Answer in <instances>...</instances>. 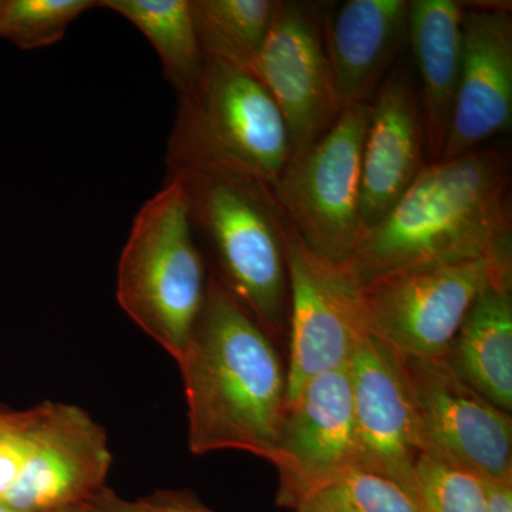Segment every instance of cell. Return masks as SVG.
Instances as JSON below:
<instances>
[{"label":"cell","instance_id":"cell-22","mask_svg":"<svg viewBox=\"0 0 512 512\" xmlns=\"http://www.w3.org/2000/svg\"><path fill=\"white\" fill-rule=\"evenodd\" d=\"M96 0H2L0 37L33 50L63 39L73 20L97 8Z\"/></svg>","mask_w":512,"mask_h":512},{"label":"cell","instance_id":"cell-23","mask_svg":"<svg viewBox=\"0 0 512 512\" xmlns=\"http://www.w3.org/2000/svg\"><path fill=\"white\" fill-rule=\"evenodd\" d=\"M416 494L421 512H485L480 476L426 454L417 463Z\"/></svg>","mask_w":512,"mask_h":512},{"label":"cell","instance_id":"cell-7","mask_svg":"<svg viewBox=\"0 0 512 512\" xmlns=\"http://www.w3.org/2000/svg\"><path fill=\"white\" fill-rule=\"evenodd\" d=\"M512 274V255L424 266L363 288L370 332L400 356L446 357L478 293Z\"/></svg>","mask_w":512,"mask_h":512},{"label":"cell","instance_id":"cell-3","mask_svg":"<svg viewBox=\"0 0 512 512\" xmlns=\"http://www.w3.org/2000/svg\"><path fill=\"white\" fill-rule=\"evenodd\" d=\"M183 185L195 235L211 268L272 339L288 333V221L271 185L227 171L167 170Z\"/></svg>","mask_w":512,"mask_h":512},{"label":"cell","instance_id":"cell-27","mask_svg":"<svg viewBox=\"0 0 512 512\" xmlns=\"http://www.w3.org/2000/svg\"><path fill=\"white\" fill-rule=\"evenodd\" d=\"M0 512H93L92 503L84 505H76V507L62 508V510L52 511H26L19 510V508L12 507V505L0 501Z\"/></svg>","mask_w":512,"mask_h":512},{"label":"cell","instance_id":"cell-12","mask_svg":"<svg viewBox=\"0 0 512 512\" xmlns=\"http://www.w3.org/2000/svg\"><path fill=\"white\" fill-rule=\"evenodd\" d=\"M271 463L278 471V504L293 510L359 466L348 366L315 377L289 404Z\"/></svg>","mask_w":512,"mask_h":512},{"label":"cell","instance_id":"cell-6","mask_svg":"<svg viewBox=\"0 0 512 512\" xmlns=\"http://www.w3.org/2000/svg\"><path fill=\"white\" fill-rule=\"evenodd\" d=\"M369 104L345 107L328 133L292 158L274 185L286 221L316 254L346 265L363 237L362 157Z\"/></svg>","mask_w":512,"mask_h":512},{"label":"cell","instance_id":"cell-15","mask_svg":"<svg viewBox=\"0 0 512 512\" xmlns=\"http://www.w3.org/2000/svg\"><path fill=\"white\" fill-rule=\"evenodd\" d=\"M427 164L419 92L409 67L400 64L369 103L360 201L365 231L386 217Z\"/></svg>","mask_w":512,"mask_h":512},{"label":"cell","instance_id":"cell-29","mask_svg":"<svg viewBox=\"0 0 512 512\" xmlns=\"http://www.w3.org/2000/svg\"><path fill=\"white\" fill-rule=\"evenodd\" d=\"M0 6H2V0H0Z\"/></svg>","mask_w":512,"mask_h":512},{"label":"cell","instance_id":"cell-16","mask_svg":"<svg viewBox=\"0 0 512 512\" xmlns=\"http://www.w3.org/2000/svg\"><path fill=\"white\" fill-rule=\"evenodd\" d=\"M409 0H346L326 10L325 45L342 109L369 104L407 42Z\"/></svg>","mask_w":512,"mask_h":512},{"label":"cell","instance_id":"cell-5","mask_svg":"<svg viewBox=\"0 0 512 512\" xmlns=\"http://www.w3.org/2000/svg\"><path fill=\"white\" fill-rule=\"evenodd\" d=\"M207 284L183 185L167 175L164 187L134 218L120 256L117 299L177 362L200 316Z\"/></svg>","mask_w":512,"mask_h":512},{"label":"cell","instance_id":"cell-21","mask_svg":"<svg viewBox=\"0 0 512 512\" xmlns=\"http://www.w3.org/2000/svg\"><path fill=\"white\" fill-rule=\"evenodd\" d=\"M295 512H421L416 494L393 478L350 468L302 501Z\"/></svg>","mask_w":512,"mask_h":512},{"label":"cell","instance_id":"cell-18","mask_svg":"<svg viewBox=\"0 0 512 512\" xmlns=\"http://www.w3.org/2000/svg\"><path fill=\"white\" fill-rule=\"evenodd\" d=\"M468 386L505 413L512 409V274L478 293L446 355Z\"/></svg>","mask_w":512,"mask_h":512},{"label":"cell","instance_id":"cell-25","mask_svg":"<svg viewBox=\"0 0 512 512\" xmlns=\"http://www.w3.org/2000/svg\"><path fill=\"white\" fill-rule=\"evenodd\" d=\"M26 424V410H10L0 424V500L9 493L19 476L26 444Z\"/></svg>","mask_w":512,"mask_h":512},{"label":"cell","instance_id":"cell-24","mask_svg":"<svg viewBox=\"0 0 512 512\" xmlns=\"http://www.w3.org/2000/svg\"><path fill=\"white\" fill-rule=\"evenodd\" d=\"M93 512H217L197 498L177 491H158L138 500H126L104 487L92 501Z\"/></svg>","mask_w":512,"mask_h":512},{"label":"cell","instance_id":"cell-14","mask_svg":"<svg viewBox=\"0 0 512 512\" xmlns=\"http://www.w3.org/2000/svg\"><path fill=\"white\" fill-rule=\"evenodd\" d=\"M456 104L439 161L484 147L512 123V16L507 5L466 6Z\"/></svg>","mask_w":512,"mask_h":512},{"label":"cell","instance_id":"cell-17","mask_svg":"<svg viewBox=\"0 0 512 512\" xmlns=\"http://www.w3.org/2000/svg\"><path fill=\"white\" fill-rule=\"evenodd\" d=\"M464 9L466 3L454 0H409L407 42L420 77L417 92L429 163L440 160L456 104Z\"/></svg>","mask_w":512,"mask_h":512},{"label":"cell","instance_id":"cell-19","mask_svg":"<svg viewBox=\"0 0 512 512\" xmlns=\"http://www.w3.org/2000/svg\"><path fill=\"white\" fill-rule=\"evenodd\" d=\"M99 6L130 20L156 49L165 79L178 97L200 82L205 56L192 16L191 0H101Z\"/></svg>","mask_w":512,"mask_h":512},{"label":"cell","instance_id":"cell-9","mask_svg":"<svg viewBox=\"0 0 512 512\" xmlns=\"http://www.w3.org/2000/svg\"><path fill=\"white\" fill-rule=\"evenodd\" d=\"M400 362L412 399L421 453L467 468L483 478H512L510 413L468 386L451 369L446 357L400 356Z\"/></svg>","mask_w":512,"mask_h":512},{"label":"cell","instance_id":"cell-2","mask_svg":"<svg viewBox=\"0 0 512 512\" xmlns=\"http://www.w3.org/2000/svg\"><path fill=\"white\" fill-rule=\"evenodd\" d=\"M503 255H512L510 154L481 147L427 164L348 265L366 288L409 269Z\"/></svg>","mask_w":512,"mask_h":512},{"label":"cell","instance_id":"cell-10","mask_svg":"<svg viewBox=\"0 0 512 512\" xmlns=\"http://www.w3.org/2000/svg\"><path fill=\"white\" fill-rule=\"evenodd\" d=\"M326 10V3H276L254 66L288 127L291 160L328 133L343 110L326 52Z\"/></svg>","mask_w":512,"mask_h":512},{"label":"cell","instance_id":"cell-11","mask_svg":"<svg viewBox=\"0 0 512 512\" xmlns=\"http://www.w3.org/2000/svg\"><path fill=\"white\" fill-rule=\"evenodd\" d=\"M26 412L19 476L0 501L26 511L92 503L111 466L106 430L73 404L45 402Z\"/></svg>","mask_w":512,"mask_h":512},{"label":"cell","instance_id":"cell-26","mask_svg":"<svg viewBox=\"0 0 512 512\" xmlns=\"http://www.w3.org/2000/svg\"><path fill=\"white\" fill-rule=\"evenodd\" d=\"M484 511L512 512V478L491 480L483 478Z\"/></svg>","mask_w":512,"mask_h":512},{"label":"cell","instance_id":"cell-13","mask_svg":"<svg viewBox=\"0 0 512 512\" xmlns=\"http://www.w3.org/2000/svg\"><path fill=\"white\" fill-rule=\"evenodd\" d=\"M359 466L416 494L419 433L400 356L372 332L348 363ZM417 497V494H416Z\"/></svg>","mask_w":512,"mask_h":512},{"label":"cell","instance_id":"cell-4","mask_svg":"<svg viewBox=\"0 0 512 512\" xmlns=\"http://www.w3.org/2000/svg\"><path fill=\"white\" fill-rule=\"evenodd\" d=\"M291 157L288 127L261 80L237 64L205 57L200 82L178 97L167 170L227 171L274 187Z\"/></svg>","mask_w":512,"mask_h":512},{"label":"cell","instance_id":"cell-20","mask_svg":"<svg viewBox=\"0 0 512 512\" xmlns=\"http://www.w3.org/2000/svg\"><path fill=\"white\" fill-rule=\"evenodd\" d=\"M276 3L278 0H191L204 56L217 57L254 73Z\"/></svg>","mask_w":512,"mask_h":512},{"label":"cell","instance_id":"cell-8","mask_svg":"<svg viewBox=\"0 0 512 512\" xmlns=\"http://www.w3.org/2000/svg\"><path fill=\"white\" fill-rule=\"evenodd\" d=\"M288 406L315 377L348 366L370 332L363 286L349 265L306 247L288 222Z\"/></svg>","mask_w":512,"mask_h":512},{"label":"cell","instance_id":"cell-1","mask_svg":"<svg viewBox=\"0 0 512 512\" xmlns=\"http://www.w3.org/2000/svg\"><path fill=\"white\" fill-rule=\"evenodd\" d=\"M177 363L191 453L237 450L272 461L288 410L284 363L274 339L212 269Z\"/></svg>","mask_w":512,"mask_h":512},{"label":"cell","instance_id":"cell-28","mask_svg":"<svg viewBox=\"0 0 512 512\" xmlns=\"http://www.w3.org/2000/svg\"><path fill=\"white\" fill-rule=\"evenodd\" d=\"M9 412L10 410L0 409V424H2V421L8 417Z\"/></svg>","mask_w":512,"mask_h":512}]
</instances>
